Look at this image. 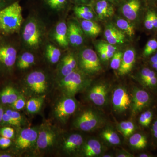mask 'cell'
I'll return each instance as SVG.
<instances>
[{
	"instance_id": "bcb514c9",
	"label": "cell",
	"mask_w": 157,
	"mask_h": 157,
	"mask_svg": "<svg viewBox=\"0 0 157 157\" xmlns=\"http://www.w3.org/2000/svg\"><path fill=\"white\" fill-rule=\"evenodd\" d=\"M97 48H98V52H99V55H100L101 59L104 61L108 60V59L107 58V53L105 52L104 49L98 45H97Z\"/></svg>"
},
{
	"instance_id": "5b68a950",
	"label": "cell",
	"mask_w": 157,
	"mask_h": 157,
	"mask_svg": "<svg viewBox=\"0 0 157 157\" xmlns=\"http://www.w3.org/2000/svg\"><path fill=\"white\" fill-rule=\"evenodd\" d=\"M3 37H0V65L10 69L17 61V50L12 43Z\"/></svg>"
},
{
	"instance_id": "e0dca14e",
	"label": "cell",
	"mask_w": 157,
	"mask_h": 157,
	"mask_svg": "<svg viewBox=\"0 0 157 157\" xmlns=\"http://www.w3.org/2000/svg\"><path fill=\"white\" fill-rule=\"evenodd\" d=\"M81 148L82 154L87 157L99 156L103 151L102 144L96 139H90L82 144Z\"/></svg>"
},
{
	"instance_id": "e575fe53",
	"label": "cell",
	"mask_w": 157,
	"mask_h": 157,
	"mask_svg": "<svg viewBox=\"0 0 157 157\" xmlns=\"http://www.w3.org/2000/svg\"><path fill=\"white\" fill-rule=\"evenodd\" d=\"M157 51V40L151 39L146 43L144 49L143 54L145 57L150 56Z\"/></svg>"
},
{
	"instance_id": "1f68e13d",
	"label": "cell",
	"mask_w": 157,
	"mask_h": 157,
	"mask_svg": "<svg viewBox=\"0 0 157 157\" xmlns=\"http://www.w3.org/2000/svg\"><path fill=\"white\" fill-rule=\"evenodd\" d=\"M43 98H32L26 104L27 111L30 113H36L39 112L42 107Z\"/></svg>"
},
{
	"instance_id": "680465c9",
	"label": "cell",
	"mask_w": 157,
	"mask_h": 157,
	"mask_svg": "<svg viewBox=\"0 0 157 157\" xmlns=\"http://www.w3.org/2000/svg\"><path fill=\"white\" fill-rule=\"evenodd\" d=\"M75 1H77L78 2H86L87 0H75Z\"/></svg>"
},
{
	"instance_id": "6f0895ef",
	"label": "cell",
	"mask_w": 157,
	"mask_h": 157,
	"mask_svg": "<svg viewBox=\"0 0 157 157\" xmlns=\"http://www.w3.org/2000/svg\"><path fill=\"white\" fill-rule=\"evenodd\" d=\"M102 156L103 157H113V156L111 155L106 154Z\"/></svg>"
},
{
	"instance_id": "7bdbcfd3",
	"label": "cell",
	"mask_w": 157,
	"mask_h": 157,
	"mask_svg": "<svg viewBox=\"0 0 157 157\" xmlns=\"http://www.w3.org/2000/svg\"><path fill=\"white\" fill-rule=\"evenodd\" d=\"M5 113H6L10 117L14 119L15 120L21 122L22 121V117H21L20 113L17 111L9 109H7Z\"/></svg>"
},
{
	"instance_id": "ee69618b",
	"label": "cell",
	"mask_w": 157,
	"mask_h": 157,
	"mask_svg": "<svg viewBox=\"0 0 157 157\" xmlns=\"http://www.w3.org/2000/svg\"><path fill=\"white\" fill-rule=\"evenodd\" d=\"M11 144V139L6 137H0V147L2 149H6L9 147Z\"/></svg>"
},
{
	"instance_id": "94428289",
	"label": "cell",
	"mask_w": 157,
	"mask_h": 157,
	"mask_svg": "<svg viewBox=\"0 0 157 157\" xmlns=\"http://www.w3.org/2000/svg\"><path fill=\"white\" fill-rule=\"evenodd\" d=\"M1 36H2V34H1V33H0V37H1Z\"/></svg>"
},
{
	"instance_id": "30bf717a",
	"label": "cell",
	"mask_w": 157,
	"mask_h": 157,
	"mask_svg": "<svg viewBox=\"0 0 157 157\" xmlns=\"http://www.w3.org/2000/svg\"><path fill=\"white\" fill-rule=\"evenodd\" d=\"M77 108V103L72 97L64 98L57 104L55 109L56 115L64 121L74 113Z\"/></svg>"
},
{
	"instance_id": "ba28073f",
	"label": "cell",
	"mask_w": 157,
	"mask_h": 157,
	"mask_svg": "<svg viewBox=\"0 0 157 157\" xmlns=\"http://www.w3.org/2000/svg\"><path fill=\"white\" fill-rule=\"evenodd\" d=\"M109 89V86L106 83H96L90 88L88 97L96 106L102 107L107 104Z\"/></svg>"
},
{
	"instance_id": "9f6ffc18",
	"label": "cell",
	"mask_w": 157,
	"mask_h": 157,
	"mask_svg": "<svg viewBox=\"0 0 157 157\" xmlns=\"http://www.w3.org/2000/svg\"><path fill=\"white\" fill-rule=\"evenodd\" d=\"M11 157L10 155L8 154H0V157Z\"/></svg>"
},
{
	"instance_id": "74e56055",
	"label": "cell",
	"mask_w": 157,
	"mask_h": 157,
	"mask_svg": "<svg viewBox=\"0 0 157 157\" xmlns=\"http://www.w3.org/2000/svg\"><path fill=\"white\" fill-rule=\"evenodd\" d=\"M123 53L121 52H116L112 57L110 62V67L114 70H118L120 67Z\"/></svg>"
},
{
	"instance_id": "83f0119b",
	"label": "cell",
	"mask_w": 157,
	"mask_h": 157,
	"mask_svg": "<svg viewBox=\"0 0 157 157\" xmlns=\"http://www.w3.org/2000/svg\"><path fill=\"white\" fill-rule=\"evenodd\" d=\"M101 135L105 141L111 145H118L121 143L119 136L114 130L110 128L104 129Z\"/></svg>"
},
{
	"instance_id": "91938a15",
	"label": "cell",
	"mask_w": 157,
	"mask_h": 157,
	"mask_svg": "<svg viewBox=\"0 0 157 157\" xmlns=\"http://www.w3.org/2000/svg\"><path fill=\"white\" fill-rule=\"evenodd\" d=\"M9 1H11L12 2H15V1H17L16 0H9Z\"/></svg>"
},
{
	"instance_id": "ffe728a7",
	"label": "cell",
	"mask_w": 157,
	"mask_h": 157,
	"mask_svg": "<svg viewBox=\"0 0 157 157\" xmlns=\"http://www.w3.org/2000/svg\"><path fill=\"white\" fill-rule=\"evenodd\" d=\"M83 143V138L81 135L78 134H72L65 140L63 148L68 153H73L81 148Z\"/></svg>"
},
{
	"instance_id": "8d00e7d4",
	"label": "cell",
	"mask_w": 157,
	"mask_h": 157,
	"mask_svg": "<svg viewBox=\"0 0 157 157\" xmlns=\"http://www.w3.org/2000/svg\"><path fill=\"white\" fill-rule=\"evenodd\" d=\"M98 46H100L103 48L105 52L107 53V58L108 60L112 58L114 54L116 52L117 48L114 45L109 43L101 42L98 44Z\"/></svg>"
},
{
	"instance_id": "d6a6232c",
	"label": "cell",
	"mask_w": 157,
	"mask_h": 157,
	"mask_svg": "<svg viewBox=\"0 0 157 157\" xmlns=\"http://www.w3.org/2000/svg\"><path fill=\"white\" fill-rule=\"evenodd\" d=\"M60 50L52 45H47L46 49V55L49 61L52 63H56L61 57Z\"/></svg>"
},
{
	"instance_id": "603a6c76",
	"label": "cell",
	"mask_w": 157,
	"mask_h": 157,
	"mask_svg": "<svg viewBox=\"0 0 157 157\" xmlns=\"http://www.w3.org/2000/svg\"><path fill=\"white\" fill-rule=\"evenodd\" d=\"M77 62L73 55L69 54L63 59L60 67L61 74L63 77L76 70Z\"/></svg>"
},
{
	"instance_id": "484cf974",
	"label": "cell",
	"mask_w": 157,
	"mask_h": 157,
	"mask_svg": "<svg viewBox=\"0 0 157 157\" xmlns=\"http://www.w3.org/2000/svg\"><path fill=\"white\" fill-rule=\"evenodd\" d=\"M129 143L133 148L137 150L143 149L147 145V138L143 134L135 133L130 136Z\"/></svg>"
},
{
	"instance_id": "f907efd6",
	"label": "cell",
	"mask_w": 157,
	"mask_h": 157,
	"mask_svg": "<svg viewBox=\"0 0 157 157\" xmlns=\"http://www.w3.org/2000/svg\"><path fill=\"white\" fill-rule=\"evenodd\" d=\"M149 62L150 64L157 63V51L150 58Z\"/></svg>"
},
{
	"instance_id": "db71d44e",
	"label": "cell",
	"mask_w": 157,
	"mask_h": 157,
	"mask_svg": "<svg viewBox=\"0 0 157 157\" xmlns=\"http://www.w3.org/2000/svg\"><path fill=\"white\" fill-rule=\"evenodd\" d=\"M150 5H155L157 4V0H146Z\"/></svg>"
},
{
	"instance_id": "60d3db41",
	"label": "cell",
	"mask_w": 157,
	"mask_h": 157,
	"mask_svg": "<svg viewBox=\"0 0 157 157\" xmlns=\"http://www.w3.org/2000/svg\"><path fill=\"white\" fill-rule=\"evenodd\" d=\"M144 26L145 29L147 30L151 31L154 29L152 21L150 9L147 10L146 15L144 17Z\"/></svg>"
},
{
	"instance_id": "c3c4849f",
	"label": "cell",
	"mask_w": 157,
	"mask_h": 157,
	"mask_svg": "<svg viewBox=\"0 0 157 157\" xmlns=\"http://www.w3.org/2000/svg\"><path fill=\"white\" fill-rule=\"evenodd\" d=\"M14 2H11L9 0H0V11Z\"/></svg>"
},
{
	"instance_id": "44dd1931",
	"label": "cell",
	"mask_w": 157,
	"mask_h": 157,
	"mask_svg": "<svg viewBox=\"0 0 157 157\" xmlns=\"http://www.w3.org/2000/svg\"><path fill=\"white\" fill-rule=\"evenodd\" d=\"M95 11L98 17L101 20L109 18L114 14L113 7L106 0H100L96 3Z\"/></svg>"
},
{
	"instance_id": "2e32d148",
	"label": "cell",
	"mask_w": 157,
	"mask_h": 157,
	"mask_svg": "<svg viewBox=\"0 0 157 157\" xmlns=\"http://www.w3.org/2000/svg\"><path fill=\"white\" fill-rule=\"evenodd\" d=\"M136 58L135 51L129 48L123 53L120 67L119 68L118 74L120 76L126 75L131 72L135 64Z\"/></svg>"
},
{
	"instance_id": "8fae6325",
	"label": "cell",
	"mask_w": 157,
	"mask_h": 157,
	"mask_svg": "<svg viewBox=\"0 0 157 157\" xmlns=\"http://www.w3.org/2000/svg\"><path fill=\"white\" fill-rule=\"evenodd\" d=\"M26 82L30 89L36 94H43L47 89L46 76L42 72L35 71L30 73Z\"/></svg>"
},
{
	"instance_id": "9c48e42d",
	"label": "cell",
	"mask_w": 157,
	"mask_h": 157,
	"mask_svg": "<svg viewBox=\"0 0 157 157\" xmlns=\"http://www.w3.org/2000/svg\"><path fill=\"white\" fill-rule=\"evenodd\" d=\"M22 38L29 46L36 48L41 40V33L38 24L35 21L27 23L22 32Z\"/></svg>"
},
{
	"instance_id": "d590c367",
	"label": "cell",
	"mask_w": 157,
	"mask_h": 157,
	"mask_svg": "<svg viewBox=\"0 0 157 157\" xmlns=\"http://www.w3.org/2000/svg\"><path fill=\"white\" fill-rule=\"evenodd\" d=\"M45 3L53 10H60L67 6L68 0H44Z\"/></svg>"
},
{
	"instance_id": "7a4b0ae2",
	"label": "cell",
	"mask_w": 157,
	"mask_h": 157,
	"mask_svg": "<svg viewBox=\"0 0 157 157\" xmlns=\"http://www.w3.org/2000/svg\"><path fill=\"white\" fill-rule=\"evenodd\" d=\"M104 122L102 114L93 109H88L77 117L74 125L76 128L84 132H90L101 126Z\"/></svg>"
},
{
	"instance_id": "4dcf8cb0",
	"label": "cell",
	"mask_w": 157,
	"mask_h": 157,
	"mask_svg": "<svg viewBox=\"0 0 157 157\" xmlns=\"http://www.w3.org/2000/svg\"><path fill=\"white\" fill-rule=\"evenodd\" d=\"M117 129L125 137H130L135 130V124L132 121H126L118 124Z\"/></svg>"
},
{
	"instance_id": "6da1fadb",
	"label": "cell",
	"mask_w": 157,
	"mask_h": 157,
	"mask_svg": "<svg viewBox=\"0 0 157 157\" xmlns=\"http://www.w3.org/2000/svg\"><path fill=\"white\" fill-rule=\"evenodd\" d=\"M22 8L15 1L0 11V33L2 36H9L19 31L22 25Z\"/></svg>"
},
{
	"instance_id": "ac0fdd59",
	"label": "cell",
	"mask_w": 157,
	"mask_h": 157,
	"mask_svg": "<svg viewBox=\"0 0 157 157\" xmlns=\"http://www.w3.org/2000/svg\"><path fill=\"white\" fill-rule=\"evenodd\" d=\"M56 139V134L50 129H43L38 134L36 144L37 148L45 149L52 146Z\"/></svg>"
},
{
	"instance_id": "277c9868",
	"label": "cell",
	"mask_w": 157,
	"mask_h": 157,
	"mask_svg": "<svg viewBox=\"0 0 157 157\" xmlns=\"http://www.w3.org/2000/svg\"><path fill=\"white\" fill-rule=\"evenodd\" d=\"M79 64L84 73L93 75L102 70L101 62L95 52L91 48H86L79 54Z\"/></svg>"
},
{
	"instance_id": "f6af8a7d",
	"label": "cell",
	"mask_w": 157,
	"mask_h": 157,
	"mask_svg": "<svg viewBox=\"0 0 157 157\" xmlns=\"http://www.w3.org/2000/svg\"><path fill=\"white\" fill-rule=\"evenodd\" d=\"M151 135L153 139L157 144V118L153 122L151 126Z\"/></svg>"
},
{
	"instance_id": "836d02e7",
	"label": "cell",
	"mask_w": 157,
	"mask_h": 157,
	"mask_svg": "<svg viewBox=\"0 0 157 157\" xmlns=\"http://www.w3.org/2000/svg\"><path fill=\"white\" fill-rule=\"evenodd\" d=\"M153 117V113L147 110L141 113L139 117V124L143 127H148L151 123Z\"/></svg>"
},
{
	"instance_id": "9a60e30c",
	"label": "cell",
	"mask_w": 157,
	"mask_h": 157,
	"mask_svg": "<svg viewBox=\"0 0 157 157\" xmlns=\"http://www.w3.org/2000/svg\"><path fill=\"white\" fill-rule=\"evenodd\" d=\"M104 35L107 42L113 45L123 44L125 39V34L113 25L107 26Z\"/></svg>"
},
{
	"instance_id": "7dc6e473",
	"label": "cell",
	"mask_w": 157,
	"mask_h": 157,
	"mask_svg": "<svg viewBox=\"0 0 157 157\" xmlns=\"http://www.w3.org/2000/svg\"><path fill=\"white\" fill-rule=\"evenodd\" d=\"M150 11L154 29L157 30V13L155 10L150 9Z\"/></svg>"
},
{
	"instance_id": "f5cc1de1",
	"label": "cell",
	"mask_w": 157,
	"mask_h": 157,
	"mask_svg": "<svg viewBox=\"0 0 157 157\" xmlns=\"http://www.w3.org/2000/svg\"><path fill=\"white\" fill-rule=\"evenodd\" d=\"M138 157H151V156L150 155L148 154L147 153H143L140 154L138 155Z\"/></svg>"
},
{
	"instance_id": "681fc988",
	"label": "cell",
	"mask_w": 157,
	"mask_h": 157,
	"mask_svg": "<svg viewBox=\"0 0 157 157\" xmlns=\"http://www.w3.org/2000/svg\"><path fill=\"white\" fill-rule=\"evenodd\" d=\"M116 157H133V155L129 153L128 152L121 151L117 155Z\"/></svg>"
},
{
	"instance_id": "f1b7e54d",
	"label": "cell",
	"mask_w": 157,
	"mask_h": 157,
	"mask_svg": "<svg viewBox=\"0 0 157 157\" xmlns=\"http://www.w3.org/2000/svg\"><path fill=\"white\" fill-rule=\"evenodd\" d=\"M74 12L77 17L82 20H92L94 13L89 7L85 6H76L74 9Z\"/></svg>"
},
{
	"instance_id": "cb8c5ba5",
	"label": "cell",
	"mask_w": 157,
	"mask_h": 157,
	"mask_svg": "<svg viewBox=\"0 0 157 157\" xmlns=\"http://www.w3.org/2000/svg\"><path fill=\"white\" fill-rule=\"evenodd\" d=\"M20 95L14 88L6 86L0 92V100L3 104H11L16 101Z\"/></svg>"
},
{
	"instance_id": "f546056e",
	"label": "cell",
	"mask_w": 157,
	"mask_h": 157,
	"mask_svg": "<svg viewBox=\"0 0 157 157\" xmlns=\"http://www.w3.org/2000/svg\"><path fill=\"white\" fill-rule=\"evenodd\" d=\"M117 27L119 29L125 34L130 37H132L135 34L134 26L126 20L119 18L116 22Z\"/></svg>"
},
{
	"instance_id": "8992f818",
	"label": "cell",
	"mask_w": 157,
	"mask_h": 157,
	"mask_svg": "<svg viewBox=\"0 0 157 157\" xmlns=\"http://www.w3.org/2000/svg\"><path fill=\"white\" fill-rule=\"evenodd\" d=\"M111 101L113 109L119 113L125 112L131 107L132 98L126 89L123 86L114 89Z\"/></svg>"
},
{
	"instance_id": "ab89813d",
	"label": "cell",
	"mask_w": 157,
	"mask_h": 157,
	"mask_svg": "<svg viewBox=\"0 0 157 157\" xmlns=\"http://www.w3.org/2000/svg\"><path fill=\"white\" fill-rule=\"evenodd\" d=\"M25 98L20 95L16 101L11 104V107L15 110H21L25 107Z\"/></svg>"
},
{
	"instance_id": "816d5d0a",
	"label": "cell",
	"mask_w": 157,
	"mask_h": 157,
	"mask_svg": "<svg viewBox=\"0 0 157 157\" xmlns=\"http://www.w3.org/2000/svg\"><path fill=\"white\" fill-rule=\"evenodd\" d=\"M4 113L5 112H4L2 107L0 106V122L2 121L3 116L4 115Z\"/></svg>"
},
{
	"instance_id": "52a82bcc",
	"label": "cell",
	"mask_w": 157,
	"mask_h": 157,
	"mask_svg": "<svg viewBox=\"0 0 157 157\" xmlns=\"http://www.w3.org/2000/svg\"><path fill=\"white\" fill-rule=\"evenodd\" d=\"M151 101V96L148 92L139 88H134L131 106L132 114L136 115L142 111Z\"/></svg>"
},
{
	"instance_id": "4316f807",
	"label": "cell",
	"mask_w": 157,
	"mask_h": 157,
	"mask_svg": "<svg viewBox=\"0 0 157 157\" xmlns=\"http://www.w3.org/2000/svg\"><path fill=\"white\" fill-rule=\"evenodd\" d=\"M35 56L29 52H24L17 59V67L21 70H25L29 67L35 62Z\"/></svg>"
},
{
	"instance_id": "b9f144b4",
	"label": "cell",
	"mask_w": 157,
	"mask_h": 157,
	"mask_svg": "<svg viewBox=\"0 0 157 157\" xmlns=\"http://www.w3.org/2000/svg\"><path fill=\"white\" fill-rule=\"evenodd\" d=\"M5 123L9 124L11 125L19 126L20 125L21 122L15 120L14 119L10 117L6 113H4L3 116L2 121Z\"/></svg>"
},
{
	"instance_id": "7402d4cb",
	"label": "cell",
	"mask_w": 157,
	"mask_h": 157,
	"mask_svg": "<svg viewBox=\"0 0 157 157\" xmlns=\"http://www.w3.org/2000/svg\"><path fill=\"white\" fill-rule=\"evenodd\" d=\"M55 38L59 45L64 48L67 47L69 42L68 38V26L64 21H61L57 25Z\"/></svg>"
},
{
	"instance_id": "d4e9b609",
	"label": "cell",
	"mask_w": 157,
	"mask_h": 157,
	"mask_svg": "<svg viewBox=\"0 0 157 157\" xmlns=\"http://www.w3.org/2000/svg\"><path fill=\"white\" fill-rule=\"evenodd\" d=\"M81 26L85 33L90 36H96L101 32L100 25L92 20H82L81 23Z\"/></svg>"
},
{
	"instance_id": "d6986e66",
	"label": "cell",
	"mask_w": 157,
	"mask_h": 157,
	"mask_svg": "<svg viewBox=\"0 0 157 157\" xmlns=\"http://www.w3.org/2000/svg\"><path fill=\"white\" fill-rule=\"evenodd\" d=\"M68 38L69 42L73 46H79L83 42L82 31L76 23L70 22L68 24Z\"/></svg>"
},
{
	"instance_id": "f35d334b",
	"label": "cell",
	"mask_w": 157,
	"mask_h": 157,
	"mask_svg": "<svg viewBox=\"0 0 157 157\" xmlns=\"http://www.w3.org/2000/svg\"><path fill=\"white\" fill-rule=\"evenodd\" d=\"M0 135L2 137H6L9 139H12L14 137V130L12 128L9 127H4L0 129Z\"/></svg>"
},
{
	"instance_id": "11a10c76",
	"label": "cell",
	"mask_w": 157,
	"mask_h": 157,
	"mask_svg": "<svg viewBox=\"0 0 157 157\" xmlns=\"http://www.w3.org/2000/svg\"><path fill=\"white\" fill-rule=\"evenodd\" d=\"M151 65V67L152 68L153 70H154L155 71L157 72V63L152 64Z\"/></svg>"
},
{
	"instance_id": "4fadbf2b",
	"label": "cell",
	"mask_w": 157,
	"mask_h": 157,
	"mask_svg": "<svg viewBox=\"0 0 157 157\" xmlns=\"http://www.w3.org/2000/svg\"><path fill=\"white\" fill-rule=\"evenodd\" d=\"M140 84L147 89L155 91L157 90V74L156 71L148 67H144L138 75Z\"/></svg>"
},
{
	"instance_id": "7c38bea8",
	"label": "cell",
	"mask_w": 157,
	"mask_h": 157,
	"mask_svg": "<svg viewBox=\"0 0 157 157\" xmlns=\"http://www.w3.org/2000/svg\"><path fill=\"white\" fill-rule=\"evenodd\" d=\"M38 134L35 128L23 129L16 140V145L20 149H26L32 147L36 143Z\"/></svg>"
},
{
	"instance_id": "3957f363",
	"label": "cell",
	"mask_w": 157,
	"mask_h": 157,
	"mask_svg": "<svg viewBox=\"0 0 157 157\" xmlns=\"http://www.w3.org/2000/svg\"><path fill=\"white\" fill-rule=\"evenodd\" d=\"M88 84V81L82 73L76 70L63 77L60 85L69 97L74 96L83 89Z\"/></svg>"
},
{
	"instance_id": "5bb4252c",
	"label": "cell",
	"mask_w": 157,
	"mask_h": 157,
	"mask_svg": "<svg viewBox=\"0 0 157 157\" xmlns=\"http://www.w3.org/2000/svg\"><path fill=\"white\" fill-rule=\"evenodd\" d=\"M142 7V0H128L122 7V12L129 20H135L137 18Z\"/></svg>"
}]
</instances>
